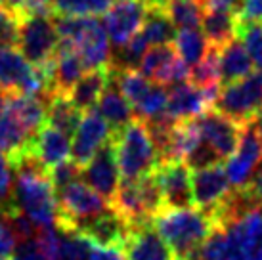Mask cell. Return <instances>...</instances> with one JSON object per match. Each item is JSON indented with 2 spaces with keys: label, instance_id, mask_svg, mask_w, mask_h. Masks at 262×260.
I'll return each mask as SVG.
<instances>
[{
  "label": "cell",
  "instance_id": "cell-15",
  "mask_svg": "<svg viewBox=\"0 0 262 260\" xmlns=\"http://www.w3.org/2000/svg\"><path fill=\"white\" fill-rule=\"evenodd\" d=\"M159 184L163 203L167 209H188L193 205L191 197V170L182 161L161 163L153 172Z\"/></svg>",
  "mask_w": 262,
  "mask_h": 260
},
{
  "label": "cell",
  "instance_id": "cell-3",
  "mask_svg": "<svg viewBox=\"0 0 262 260\" xmlns=\"http://www.w3.org/2000/svg\"><path fill=\"white\" fill-rule=\"evenodd\" d=\"M111 142L115 149L117 168L124 182L146 178L157 170L159 155L144 121L134 119L126 128L115 134Z\"/></svg>",
  "mask_w": 262,
  "mask_h": 260
},
{
  "label": "cell",
  "instance_id": "cell-1",
  "mask_svg": "<svg viewBox=\"0 0 262 260\" xmlns=\"http://www.w3.org/2000/svg\"><path fill=\"white\" fill-rule=\"evenodd\" d=\"M14 170V205L17 212L33 220L38 228H56L58 203L48 170L35 155L25 151L10 163Z\"/></svg>",
  "mask_w": 262,
  "mask_h": 260
},
{
  "label": "cell",
  "instance_id": "cell-35",
  "mask_svg": "<svg viewBox=\"0 0 262 260\" xmlns=\"http://www.w3.org/2000/svg\"><path fill=\"white\" fill-rule=\"evenodd\" d=\"M235 38H239L249 58L253 61L255 71L262 73V23H241L237 21Z\"/></svg>",
  "mask_w": 262,
  "mask_h": 260
},
{
  "label": "cell",
  "instance_id": "cell-34",
  "mask_svg": "<svg viewBox=\"0 0 262 260\" xmlns=\"http://www.w3.org/2000/svg\"><path fill=\"white\" fill-rule=\"evenodd\" d=\"M189 82L197 88H220L219 77V48L211 46L203 61L189 69Z\"/></svg>",
  "mask_w": 262,
  "mask_h": 260
},
{
  "label": "cell",
  "instance_id": "cell-11",
  "mask_svg": "<svg viewBox=\"0 0 262 260\" xmlns=\"http://www.w3.org/2000/svg\"><path fill=\"white\" fill-rule=\"evenodd\" d=\"M262 161V145L256 138L253 124H243L237 149L226 159L224 172L233 189H243Z\"/></svg>",
  "mask_w": 262,
  "mask_h": 260
},
{
  "label": "cell",
  "instance_id": "cell-29",
  "mask_svg": "<svg viewBox=\"0 0 262 260\" xmlns=\"http://www.w3.org/2000/svg\"><path fill=\"white\" fill-rule=\"evenodd\" d=\"M140 35L147 42V46H163V44H170L174 40L176 29L163 8L147 6Z\"/></svg>",
  "mask_w": 262,
  "mask_h": 260
},
{
  "label": "cell",
  "instance_id": "cell-19",
  "mask_svg": "<svg viewBox=\"0 0 262 260\" xmlns=\"http://www.w3.org/2000/svg\"><path fill=\"white\" fill-rule=\"evenodd\" d=\"M80 233H84L94 245L102 249H123L124 241L130 233V226L115 209H107L92 222H88Z\"/></svg>",
  "mask_w": 262,
  "mask_h": 260
},
{
  "label": "cell",
  "instance_id": "cell-24",
  "mask_svg": "<svg viewBox=\"0 0 262 260\" xmlns=\"http://www.w3.org/2000/svg\"><path fill=\"white\" fill-rule=\"evenodd\" d=\"M96 107H98L96 111L103 117V121L110 124L113 136L119 134L121 130L126 128V126L136 119L132 105L126 101V98L117 90V86L111 82V79H110L107 88H105L103 94L100 96Z\"/></svg>",
  "mask_w": 262,
  "mask_h": 260
},
{
  "label": "cell",
  "instance_id": "cell-27",
  "mask_svg": "<svg viewBox=\"0 0 262 260\" xmlns=\"http://www.w3.org/2000/svg\"><path fill=\"white\" fill-rule=\"evenodd\" d=\"M176 56L180 61L188 65L189 69L195 67L199 61H203L205 56L211 50V44L203 35V31L195 27V29H180L176 33L174 40H172Z\"/></svg>",
  "mask_w": 262,
  "mask_h": 260
},
{
  "label": "cell",
  "instance_id": "cell-37",
  "mask_svg": "<svg viewBox=\"0 0 262 260\" xmlns=\"http://www.w3.org/2000/svg\"><path fill=\"white\" fill-rule=\"evenodd\" d=\"M14 205V170L8 159L0 153V216L15 212Z\"/></svg>",
  "mask_w": 262,
  "mask_h": 260
},
{
  "label": "cell",
  "instance_id": "cell-12",
  "mask_svg": "<svg viewBox=\"0 0 262 260\" xmlns=\"http://www.w3.org/2000/svg\"><path fill=\"white\" fill-rule=\"evenodd\" d=\"M193 123L199 130L201 140L219 155L220 161H226L237 149L243 124L233 123L232 119H228L214 109L195 117Z\"/></svg>",
  "mask_w": 262,
  "mask_h": 260
},
{
  "label": "cell",
  "instance_id": "cell-25",
  "mask_svg": "<svg viewBox=\"0 0 262 260\" xmlns=\"http://www.w3.org/2000/svg\"><path fill=\"white\" fill-rule=\"evenodd\" d=\"M110 84V67L102 69H90L82 75V79L71 88L69 100L80 113H86L90 109L96 107V103L103 94V90Z\"/></svg>",
  "mask_w": 262,
  "mask_h": 260
},
{
  "label": "cell",
  "instance_id": "cell-10",
  "mask_svg": "<svg viewBox=\"0 0 262 260\" xmlns=\"http://www.w3.org/2000/svg\"><path fill=\"white\" fill-rule=\"evenodd\" d=\"M138 71L155 84L174 86L189 80V67L176 56L172 44L153 46L144 54Z\"/></svg>",
  "mask_w": 262,
  "mask_h": 260
},
{
  "label": "cell",
  "instance_id": "cell-50",
  "mask_svg": "<svg viewBox=\"0 0 262 260\" xmlns=\"http://www.w3.org/2000/svg\"><path fill=\"white\" fill-rule=\"evenodd\" d=\"M4 2H6V0H0V4H4Z\"/></svg>",
  "mask_w": 262,
  "mask_h": 260
},
{
  "label": "cell",
  "instance_id": "cell-46",
  "mask_svg": "<svg viewBox=\"0 0 262 260\" xmlns=\"http://www.w3.org/2000/svg\"><path fill=\"white\" fill-rule=\"evenodd\" d=\"M144 2H146L147 6H153V8H163V10H165V8H167L168 4L172 2V0H144Z\"/></svg>",
  "mask_w": 262,
  "mask_h": 260
},
{
  "label": "cell",
  "instance_id": "cell-32",
  "mask_svg": "<svg viewBox=\"0 0 262 260\" xmlns=\"http://www.w3.org/2000/svg\"><path fill=\"white\" fill-rule=\"evenodd\" d=\"M113 0H54V15L66 17H100L111 8Z\"/></svg>",
  "mask_w": 262,
  "mask_h": 260
},
{
  "label": "cell",
  "instance_id": "cell-14",
  "mask_svg": "<svg viewBox=\"0 0 262 260\" xmlns=\"http://www.w3.org/2000/svg\"><path fill=\"white\" fill-rule=\"evenodd\" d=\"M111 140H113V132L110 124L103 121V117L96 109H90L86 113H82V119L75 130L73 142H71V159L79 166L86 165Z\"/></svg>",
  "mask_w": 262,
  "mask_h": 260
},
{
  "label": "cell",
  "instance_id": "cell-28",
  "mask_svg": "<svg viewBox=\"0 0 262 260\" xmlns=\"http://www.w3.org/2000/svg\"><path fill=\"white\" fill-rule=\"evenodd\" d=\"M203 25V35L211 46H224L235 38V31H237V15L232 12H216V10H207L201 19Z\"/></svg>",
  "mask_w": 262,
  "mask_h": 260
},
{
  "label": "cell",
  "instance_id": "cell-33",
  "mask_svg": "<svg viewBox=\"0 0 262 260\" xmlns=\"http://www.w3.org/2000/svg\"><path fill=\"white\" fill-rule=\"evenodd\" d=\"M167 103H168V90L163 84H155L147 90V94L134 105V115L140 121H155L167 115Z\"/></svg>",
  "mask_w": 262,
  "mask_h": 260
},
{
  "label": "cell",
  "instance_id": "cell-4",
  "mask_svg": "<svg viewBox=\"0 0 262 260\" xmlns=\"http://www.w3.org/2000/svg\"><path fill=\"white\" fill-rule=\"evenodd\" d=\"M54 23H56L59 38L67 40L73 46V50L84 61L88 71L110 67L113 46H111L107 33L98 17L54 15Z\"/></svg>",
  "mask_w": 262,
  "mask_h": 260
},
{
  "label": "cell",
  "instance_id": "cell-38",
  "mask_svg": "<svg viewBox=\"0 0 262 260\" xmlns=\"http://www.w3.org/2000/svg\"><path fill=\"white\" fill-rule=\"evenodd\" d=\"M19 21V15L0 4V46H17Z\"/></svg>",
  "mask_w": 262,
  "mask_h": 260
},
{
  "label": "cell",
  "instance_id": "cell-41",
  "mask_svg": "<svg viewBox=\"0 0 262 260\" xmlns=\"http://www.w3.org/2000/svg\"><path fill=\"white\" fill-rule=\"evenodd\" d=\"M237 21L262 23V0H241L237 10Z\"/></svg>",
  "mask_w": 262,
  "mask_h": 260
},
{
  "label": "cell",
  "instance_id": "cell-47",
  "mask_svg": "<svg viewBox=\"0 0 262 260\" xmlns=\"http://www.w3.org/2000/svg\"><path fill=\"white\" fill-rule=\"evenodd\" d=\"M107 260H126L124 254L119 251V249H110V254H107Z\"/></svg>",
  "mask_w": 262,
  "mask_h": 260
},
{
  "label": "cell",
  "instance_id": "cell-17",
  "mask_svg": "<svg viewBox=\"0 0 262 260\" xmlns=\"http://www.w3.org/2000/svg\"><path fill=\"white\" fill-rule=\"evenodd\" d=\"M121 253L126 260H176L174 251L161 237L153 224L130 228Z\"/></svg>",
  "mask_w": 262,
  "mask_h": 260
},
{
  "label": "cell",
  "instance_id": "cell-21",
  "mask_svg": "<svg viewBox=\"0 0 262 260\" xmlns=\"http://www.w3.org/2000/svg\"><path fill=\"white\" fill-rule=\"evenodd\" d=\"M35 134L4 105L0 111V153L12 163L19 155L29 151Z\"/></svg>",
  "mask_w": 262,
  "mask_h": 260
},
{
  "label": "cell",
  "instance_id": "cell-22",
  "mask_svg": "<svg viewBox=\"0 0 262 260\" xmlns=\"http://www.w3.org/2000/svg\"><path fill=\"white\" fill-rule=\"evenodd\" d=\"M253 71H255L253 61H251L247 50H245V46L239 38H232L230 42H226L224 46L219 48L220 88L245 79Z\"/></svg>",
  "mask_w": 262,
  "mask_h": 260
},
{
  "label": "cell",
  "instance_id": "cell-44",
  "mask_svg": "<svg viewBox=\"0 0 262 260\" xmlns=\"http://www.w3.org/2000/svg\"><path fill=\"white\" fill-rule=\"evenodd\" d=\"M205 12L207 10H216V12H232L237 15L241 0H201Z\"/></svg>",
  "mask_w": 262,
  "mask_h": 260
},
{
  "label": "cell",
  "instance_id": "cell-36",
  "mask_svg": "<svg viewBox=\"0 0 262 260\" xmlns=\"http://www.w3.org/2000/svg\"><path fill=\"white\" fill-rule=\"evenodd\" d=\"M92 245L94 243L80 231H61L59 260H86Z\"/></svg>",
  "mask_w": 262,
  "mask_h": 260
},
{
  "label": "cell",
  "instance_id": "cell-23",
  "mask_svg": "<svg viewBox=\"0 0 262 260\" xmlns=\"http://www.w3.org/2000/svg\"><path fill=\"white\" fill-rule=\"evenodd\" d=\"M31 71L33 65L15 46H0V88L6 94H19Z\"/></svg>",
  "mask_w": 262,
  "mask_h": 260
},
{
  "label": "cell",
  "instance_id": "cell-13",
  "mask_svg": "<svg viewBox=\"0 0 262 260\" xmlns=\"http://www.w3.org/2000/svg\"><path fill=\"white\" fill-rule=\"evenodd\" d=\"M80 182H84L88 188H92L111 205L117 189L121 186V174L117 168L113 142L105 144L86 165L80 166Z\"/></svg>",
  "mask_w": 262,
  "mask_h": 260
},
{
  "label": "cell",
  "instance_id": "cell-39",
  "mask_svg": "<svg viewBox=\"0 0 262 260\" xmlns=\"http://www.w3.org/2000/svg\"><path fill=\"white\" fill-rule=\"evenodd\" d=\"M48 176H50L54 189L58 191V189L66 188L69 184L80 180V166L73 159H67L63 163H59V165L52 166L50 170H48Z\"/></svg>",
  "mask_w": 262,
  "mask_h": 260
},
{
  "label": "cell",
  "instance_id": "cell-8",
  "mask_svg": "<svg viewBox=\"0 0 262 260\" xmlns=\"http://www.w3.org/2000/svg\"><path fill=\"white\" fill-rule=\"evenodd\" d=\"M220 88H197L191 82H180L168 88L167 117L174 123H186L214 107Z\"/></svg>",
  "mask_w": 262,
  "mask_h": 260
},
{
  "label": "cell",
  "instance_id": "cell-26",
  "mask_svg": "<svg viewBox=\"0 0 262 260\" xmlns=\"http://www.w3.org/2000/svg\"><path fill=\"white\" fill-rule=\"evenodd\" d=\"M80 119L82 113L75 107L67 96L54 94L46 100V124L52 128L59 130L67 136H73Z\"/></svg>",
  "mask_w": 262,
  "mask_h": 260
},
{
  "label": "cell",
  "instance_id": "cell-30",
  "mask_svg": "<svg viewBox=\"0 0 262 260\" xmlns=\"http://www.w3.org/2000/svg\"><path fill=\"white\" fill-rule=\"evenodd\" d=\"M110 79L117 86V90L126 98L132 109L151 88V80L146 79L138 69H123V71L110 69Z\"/></svg>",
  "mask_w": 262,
  "mask_h": 260
},
{
  "label": "cell",
  "instance_id": "cell-9",
  "mask_svg": "<svg viewBox=\"0 0 262 260\" xmlns=\"http://www.w3.org/2000/svg\"><path fill=\"white\" fill-rule=\"evenodd\" d=\"M147 4L144 0H117L103 14L102 25L113 48L124 46L142 29Z\"/></svg>",
  "mask_w": 262,
  "mask_h": 260
},
{
  "label": "cell",
  "instance_id": "cell-16",
  "mask_svg": "<svg viewBox=\"0 0 262 260\" xmlns=\"http://www.w3.org/2000/svg\"><path fill=\"white\" fill-rule=\"evenodd\" d=\"M191 197L193 205L201 210H212L220 203L226 201V197L232 193V186L228 182L224 166L211 165L205 168L191 170Z\"/></svg>",
  "mask_w": 262,
  "mask_h": 260
},
{
  "label": "cell",
  "instance_id": "cell-40",
  "mask_svg": "<svg viewBox=\"0 0 262 260\" xmlns=\"http://www.w3.org/2000/svg\"><path fill=\"white\" fill-rule=\"evenodd\" d=\"M17 245L14 231L4 216H0V260H12Z\"/></svg>",
  "mask_w": 262,
  "mask_h": 260
},
{
  "label": "cell",
  "instance_id": "cell-6",
  "mask_svg": "<svg viewBox=\"0 0 262 260\" xmlns=\"http://www.w3.org/2000/svg\"><path fill=\"white\" fill-rule=\"evenodd\" d=\"M262 109V73L253 71L245 79L222 86L214 111L237 124H249Z\"/></svg>",
  "mask_w": 262,
  "mask_h": 260
},
{
  "label": "cell",
  "instance_id": "cell-48",
  "mask_svg": "<svg viewBox=\"0 0 262 260\" xmlns=\"http://www.w3.org/2000/svg\"><path fill=\"white\" fill-rule=\"evenodd\" d=\"M6 98H8V94L0 88V111L4 109V105H6Z\"/></svg>",
  "mask_w": 262,
  "mask_h": 260
},
{
  "label": "cell",
  "instance_id": "cell-42",
  "mask_svg": "<svg viewBox=\"0 0 262 260\" xmlns=\"http://www.w3.org/2000/svg\"><path fill=\"white\" fill-rule=\"evenodd\" d=\"M12 260H48V258L40 253V249H38L35 239H33V241H19L15 245Z\"/></svg>",
  "mask_w": 262,
  "mask_h": 260
},
{
  "label": "cell",
  "instance_id": "cell-31",
  "mask_svg": "<svg viewBox=\"0 0 262 260\" xmlns=\"http://www.w3.org/2000/svg\"><path fill=\"white\" fill-rule=\"evenodd\" d=\"M165 12L174 29H195L201 25L205 8L201 0H172Z\"/></svg>",
  "mask_w": 262,
  "mask_h": 260
},
{
  "label": "cell",
  "instance_id": "cell-2",
  "mask_svg": "<svg viewBox=\"0 0 262 260\" xmlns=\"http://www.w3.org/2000/svg\"><path fill=\"white\" fill-rule=\"evenodd\" d=\"M153 228L174 251L176 260H197L199 249L216 230V222L201 209H161L153 216Z\"/></svg>",
  "mask_w": 262,
  "mask_h": 260
},
{
  "label": "cell",
  "instance_id": "cell-43",
  "mask_svg": "<svg viewBox=\"0 0 262 260\" xmlns=\"http://www.w3.org/2000/svg\"><path fill=\"white\" fill-rule=\"evenodd\" d=\"M243 189L247 191L249 197H251L256 205H262V161L258 163L256 170L253 172V176H251L249 184Z\"/></svg>",
  "mask_w": 262,
  "mask_h": 260
},
{
  "label": "cell",
  "instance_id": "cell-45",
  "mask_svg": "<svg viewBox=\"0 0 262 260\" xmlns=\"http://www.w3.org/2000/svg\"><path fill=\"white\" fill-rule=\"evenodd\" d=\"M251 124H253V128H255V132H256V138H258V142H260V145H262V109L256 113V117L251 121Z\"/></svg>",
  "mask_w": 262,
  "mask_h": 260
},
{
  "label": "cell",
  "instance_id": "cell-20",
  "mask_svg": "<svg viewBox=\"0 0 262 260\" xmlns=\"http://www.w3.org/2000/svg\"><path fill=\"white\" fill-rule=\"evenodd\" d=\"M31 153L46 170H50L52 166L71 159V140L63 132L44 124L31 142Z\"/></svg>",
  "mask_w": 262,
  "mask_h": 260
},
{
  "label": "cell",
  "instance_id": "cell-49",
  "mask_svg": "<svg viewBox=\"0 0 262 260\" xmlns=\"http://www.w3.org/2000/svg\"><path fill=\"white\" fill-rule=\"evenodd\" d=\"M38 2H42V4H48V6H52V4H54V0H38Z\"/></svg>",
  "mask_w": 262,
  "mask_h": 260
},
{
  "label": "cell",
  "instance_id": "cell-18",
  "mask_svg": "<svg viewBox=\"0 0 262 260\" xmlns=\"http://www.w3.org/2000/svg\"><path fill=\"white\" fill-rule=\"evenodd\" d=\"M86 65L80 59V56L73 50V46L59 38L58 48L52 58V86L54 94L69 96L71 88L82 79L86 73Z\"/></svg>",
  "mask_w": 262,
  "mask_h": 260
},
{
  "label": "cell",
  "instance_id": "cell-5",
  "mask_svg": "<svg viewBox=\"0 0 262 260\" xmlns=\"http://www.w3.org/2000/svg\"><path fill=\"white\" fill-rule=\"evenodd\" d=\"M58 220L56 228L61 231H80L88 222L110 209V203L88 188L84 182H73L56 191Z\"/></svg>",
  "mask_w": 262,
  "mask_h": 260
},
{
  "label": "cell",
  "instance_id": "cell-7",
  "mask_svg": "<svg viewBox=\"0 0 262 260\" xmlns=\"http://www.w3.org/2000/svg\"><path fill=\"white\" fill-rule=\"evenodd\" d=\"M59 35L56 31L54 14L27 15L19 21L17 50L33 67L50 63L54 52L58 48Z\"/></svg>",
  "mask_w": 262,
  "mask_h": 260
}]
</instances>
